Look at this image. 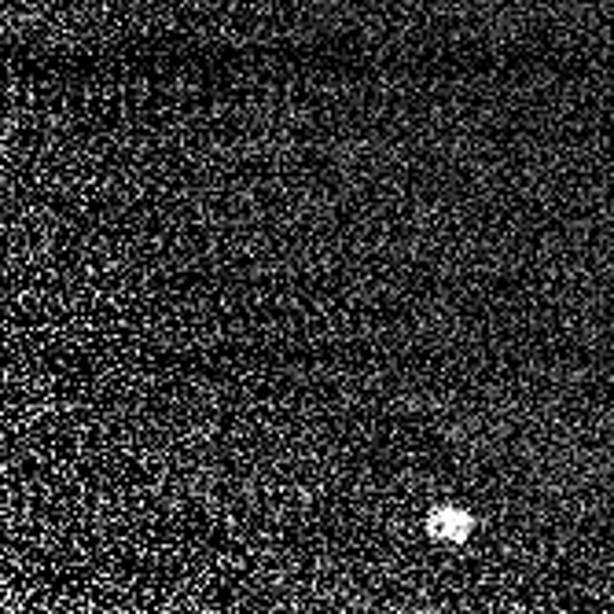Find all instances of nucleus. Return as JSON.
Masks as SVG:
<instances>
[{
	"mask_svg": "<svg viewBox=\"0 0 614 614\" xmlns=\"http://www.w3.org/2000/svg\"><path fill=\"white\" fill-rule=\"evenodd\" d=\"M471 515L460 512V508H438V512H431V523H427V530H431L438 541H449V545H460L467 534H471Z\"/></svg>",
	"mask_w": 614,
	"mask_h": 614,
	"instance_id": "1",
	"label": "nucleus"
}]
</instances>
